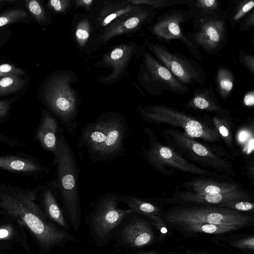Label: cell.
<instances>
[{"instance_id": "obj_39", "label": "cell", "mask_w": 254, "mask_h": 254, "mask_svg": "<svg viewBox=\"0 0 254 254\" xmlns=\"http://www.w3.org/2000/svg\"><path fill=\"white\" fill-rule=\"evenodd\" d=\"M70 1L65 0H51L49 1L50 7L57 12H63L69 5Z\"/></svg>"}, {"instance_id": "obj_14", "label": "cell", "mask_w": 254, "mask_h": 254, "mask_svg": "<svg viewBox=\"0 0 254 254\" xmlns=\"http://www.w3.org/2000/svg\"><path fill=\"white\" fill-rule=\"evenodd\" d=\"M186 15L183 11L171 12L159 20L153 27V32L158 37L166 40L178 39L181 40L193 51L196 53L193 43L184 34L181 23L185 20Z\"/></svg>"}, {"instance_id": "obj_26", "label": "cell", "mask_w": 254, "mask_h": 254, "mask_svg": "<svg viewBox=\"0 0 254 254\" xmlns=\"http://www.w3.org/2000/svg\"><path fill=\"white\" fill-rule=\"evenodd\" d=\"M183 227L191 231L210 234H220L240 228L235 226H226L211 224H192L185 225Z\"/></svg>"}, {"instance_id": "obj_29", "label": "cell", "mask_w": 254, "mask_h": 254, "mask_svg": "<svg viewBox=\"0 0 254 254\" xmlns=\"http://www.w3.org/2000/svg\"><path fill=\"white\" fill-rule=\"evenodd\" d=\"M27 15L25 10L20 9H12L0 15V27L21 20Z\"/></svg>"}, {"instance_id": "obj_49", "label": "cell", "mask_w": 254, "mask_h": 254, "mask_svg": "<svg viewBox=\"0 0 254 254\" xmlns=\"http://www.w3.org/2000/svg\"></svg>"}, {"instance_id": "obj_42", "label": "cell", "mask_w": 254, "mask_h": 254, "mask_svg": "<svg viewBox=\"0 0 254 254\" xmlns=\"http://www.w3.org/2000/svg\"><path fill=\"white\" fill-rule=\"evenodd\" d=\"M243 103L246 106L253 107L254 105V90L247 92L243 98Z\"/></svg>"}, {"instance_id": "obj_19", "label": "cell", "mask_w": 254, "mask_h": 254, "mask_svg": "<svg viewBox=\"0 0 254 254\" xmlns=\"http://www.w3.org/2000/svg\"><path fill=\"white\" fill-rule=\"evenodd\" d=\"M133 46L124 45L115 48L104 56L103 63L113 68L112 73L107 80L111 81L117 77L125 69L132 52Z\"/></svg>"}, {"instance_id": "obj_16", "label": "cell", "mask_w": 254, "mask_h": 254, "mask_svg": "<svg viewBox=\"0 0 254 254\" xmlns=\"http://www.w3.org/2000/svg\"><path fill=\"white\" fill-rule=\"evenodd\" d=\"M247 197L246 194L242 191L229 194H200L187 191L179 192L180 198L185 201L220 204L226 207Z\"/></svg>"}, {"instance_id": "obj_27", "label": "cell", "mask_w": 254, "mask_h": 254, "mask_svg": "<svg viewBox=\"0 0 254 254\" xmlns=\"http://www.w3.org/2000/svg\"><path fill=\"white\" fill-rule=\"evenodd\" d=\"M19 75H11L0 78V96L13 93L21 89L25 84Z\"/></svg>"}, {"instance_id": "obj_10", "label": "cell", "mask_w": 254, "mask_h": 254, "mask_svg": "<svg viewBox=\"0 0 254 254\" xmlns=\"http://www.w3.org/2000/svg\"><path fill=\"white\" fill-rule=\"evenodd\" d=\"M167 133L169 136H171L177 146L190 155L194 160L206 163L212 167L219 166L221 169L224 167L225 169H230L228 164L216 156L210 149L191 139L185 133L171 129L167 131Z\"/></svg>"}, {"instance_id": "obj_28", "label": "cell", "mask_w": 254, "mask_h": 254, "mask_svg": "<svg viewBox=\"0 0 254 254\" xmlns=\"http://www.w3.org/2000/svg\"><path fill=\"white\" fill-rule=\"evenodd\" d=\"M254 6V1L252 0L241 1L236 5L230 16V22L236 24L239 22Z\"/></svg>"}, {"instance_id": "obj_5", "label": "cell", "mask_w": 254, "mask_h": 254, "mask_svg": "<svg viewBox=\"0 0 254 254\" xmlns=\"http://www.w3.org/2000/svg\"><path fill=\"white\" fill-rule=\"evenodd\" d=\"M141 114L148 122L164 123L179 127L191 138H200L209 141L219 140L220 135L215 127H209L202 121L179 110L165 106H148L142 109Z\"/></svg>"}, {"instance_id": "obj_36", "label": "cell", "mask_w": 254, "mask_h": 254, "mask_svg": "<svg viewBox=\"0 0 254 254\" xmlns=\"http://www.w3.org/2000/svg\"><path fill=\"white\" fill-rule=\"evenodd\" d=\"M239 59L242 64L253 74L254 73V56L241 52Z\"/></svg>"}, {"instance_id": "obj_21", "label": "cell", "mask_w": 254, "mask_h": 254, "mask_svg": "<svg viewBox=\"0 0 254 254\" xmlns=\"http://www.w3.org/2000/svg\"><path fill=\"white\" fill-rule=\"evenodd\" d=\"M187 105L193 108L212 112H217L221 108L211 87L196 90Z\"/></svg>"}, {"instance_id": "obj_38", "label": "cell", "mask_w": 254, "mask_h": 254, "mask_svg": "<svg viewBox=\"0 0 254 254\" xmlns=\"http://www.w3.org/2000/svg\"><path fill=\"white\" fill-rule=\"evenodd\" d=\"M226 208L237 211H249L254 209V204L248 201H239L228 205Z\"/></svg>"}, {"instance_id": "obj_3", "label": "cell", "mask_w": 254, "mask_h": 254, "mask_svg": "<svg viewBox=\"0 0 254 254\" xmlns=\"http://www.w3.org/2000/svg\"><path fill=\"white\" fill-rule=\"evenodd\" d=\"M121 195L107 193L100 197L90 211L87 219L90 235L96 247L108 245L114 238L123 221L133 213L130 209L120 208Z\"/></svg>"}, {"instance_id": "obj_30", "label": "cell", "mask_w": 254, "mask_h": 254, "mask_svg": "<svg viewBox=\"0 0 254 254\" xmlns=\"http://www.w3.org/2000/svg\"><path fill=\"white\" fill-rule=\"evenodd\" d=\"M26 6L30 13L38 23L43 22L47 20L45 11L38 0H25Z\"/></svg>"}, {"instance_id": "obj_11", "label": "cell", "mask_w": 254, "mask_h": 254, "mask_svg": "<svg viewBox=\"0 0 254 254\" xmlns=\"http://www.w3.org/2000/svg\"><path fill=\"white\" fill-rule=\"evenodd\" d=\"M143 57L144 64L151 77L150 80L158 89L159 94L164 90L180 94L188 92L190 89L177 80L166 67L151 55L145 53Z\"/></svg>"}, {"instance_id": "obj_2", "label": "cell", "mask_w": 254, "mask_h": 254, "mask_svg": "<svg viewBox=\"0 0 254 254\" xmlns=\"http://www.w3.org/2000/svg\"><path fill=\"white\" fill-rule=\"evenodd\" d=\"M54 162L57 166V187L64 211L73 230L77 232L81 222L78 188V168L74 153L62 132L59 134Z\"/></svg>"}, {"instance_id": "obj_24", "label": "cell", "mask_w": 254, "mask_h": 254, "mask_svg": "<svg viewBox=\"0 0 254 254\" xmlns=\"http://www.w3.org/2000/svg\"><path fill=\"white\" fill-rule=\"evenodd\" d=\"M217 87L221 97L227 98L231 94L234 86V76L230 70L221 67L216 74Z\"/></svg>"}, {"instance_id": "obj_47", "label": "cell", "mask_w": 254, "mask_h": 254, "mask_svg": "<svg viewBox=\"0 0 254 254\" xmlns=\"http://www.w3.org/2000/svg\"><path fill=\"white\" fill-rule=\"evenodd\" d=\"M254 138H252L248 144L247 153H250L253 150L254 145Z\"/></svg>"}, {"instance_id": "obj_9", "label": "cell", "mask_w": 254, "mask_h": 254, "mask_svg": "<svg viewBox=\"0 0 254 254\" xmlns=\"http://www.w3.org/2000/svg\"><path fill=\"white\" fill-rule=\"evenodd\" d=\"M118 245L127 249L141 248L149 245L154 239V233L147 221L134 216L126 218L116 230L114 238Z\"/></svg>"}, {"instance_id": "obj_46", "label": "cell", "mask_w": 254, "mask_h": 254, "mask_svg": "<svg viewBox=\"0 0 254 254\" xmlns=\"http://www.w3.org/2000/svg\"><path fill=\"white\" fill-rule=\"evenodd\" d=\"M248 133L246 131H241L239 134V140L241 142H244L248 137Z\"/></svg>"}, {"instance_id": "obj_13", "label": "cell", "mask_w": 254, "mask_h": 254, "mask_svg": "<svg viewBox=\"0 0 254 254\" xmlns=\"http://www.w3.org/2000/svg\"><path fill=\"white\" fill-rule=\"evenodd\" d=\"M199 29L195 34V41L206 51H214L222 45L225 37L224 21L216 16L201 19Z\"/></svg>"}, {"instance_id": "obj_45", "label": "cell", "mask_w": 254, "mask_h": 254, "mask_svg": "<svg viewBox=\"0 0 254 254\" xmlns=\"http://www.w3.org/2000/svg\"><path fill=\"white\" fill-rule=\"evenodd\" d=\"M9 235V231L5 228H0V239L7 238Z\"/></svg>"}, {"instance_id": "obj_33", "label": "cell", "mask_w": 254, "mask_h": 254, "mask_svg": "<svg viewBox=\"0 0 254 254\" xmlns=\"http://www.w3.org/2000/svg\"><path fill=\"white\" fill-rule=\"evenodd\" d=\"M24 71L21 68L15 67L12 64H0V77L11 75H20L23 74Z\"/></svg>"}, {"instance_id": "obj_34", "label": "cell", "mask_w": 254, "mask_h": 254, "mask_svg": "<svg viewBox=\"0 0 254 254\" xmlns=\"http://www.w3.org/2000/svg\"><path fill=\"white\" fill-rule=\"evenodd\" d=\"M212 120L216 127L215 128L218 130L220 135L224 138L225 140H227L229 142L231 141L232 139L230 132L226 125L222 124V121H220V119L217 117H214Z\"/></svg>"}, {"instance_id": "obj_17", "label": "cell", "mask_w": 254, "mask_h": 254, "mask_svg": "<svg viewBox=\"0 0 254 254\" xmlns=\"http://www.w3.org/2000/svg\"><path fill=\"white\" fill-rule=\"evenodd\" d=\"M187 191L200 194H229L241 191L235 184L198 179L187 183Z\"/></svg>"}, {"instance_id": "obj_32", "label": "cell", "mask_w": 254, "mask_h": 254, "mask_svg": "<svg viewBox=\"0 0 254 254\" xmlns=\"http://www.w3.org/2000/svg\"><path fill=\"white\" fill-rule=\"evenodd\" d=\"M218 1L216 0H197L195 6L202 12L211 13L218 8Z\"/></svg>"}, {"instance_id": "obj_6", "label": "cell", "mask_w": 254, "mask_h": 254, "mask_svg": "<svg viewBox=\"0 0 254 254\" xmlns=\"http://www.w3.org/2000/svg\"><path fill=\"white\" fill-rule=\"evenodd\" d=\"M69 80L65 76H55L46 85L44 90L47 105L65 125L69 126L74 124L77 113V100L69 85Z\"/></svg>"}, {"instance_id": "obj_15", "label": "cell", "mask_w": 254, "mask_h": 254, "mask_svg": "<svg viewBox=\"0 0 254 254\" xmlns=\"http://www.w3.org/2000/svg\"><path fill=\"white\" fill-rule=\"evenodd\" d=\"M107 135L106 114L99 117L95 122L88 124L81 132L80 143L87 148L89 157L104 143Z\"/></svg>"}, {"instance_id": "obj_41", "label": "cell", "mask_w": 254, "mask_h": 254, "mask_svg": "<svg viewBox=\"0 0 254 254\" xmlns=\"http://www.w3.org/2000/svg\"><path fill=\"white\" fill-rule=\"evenodd\" d=\"M254 26V11L251 13L242 21L240 29L241 30H247L252 28Z\"/></svg>"}, {"instance_id": "obj_4", "label": "cell", "mask_w": 254, "mask_h": 254, "mask_svg": "<svg viewBox=\"0 0 254 254\" xmlns=\"http://www.w3.org/2000/svg\"><path fill=\"white\" fill-rule=\"evenodd\" d=\"M166 219L182 227L192 224H211L242 228L254 218L228 208L200 207L175 210L167 214Z\"/></svg>"}, {"instance_id": "obj_40", "label": "cell", "mask_w": 254, "mask_h": 254, "mask_svg": "<svg viewBox=\"0 0 254 254\" xmlns=\"http://www.w3.org/2000/svg\"><path fill=\"white\" fill-rule=\"evenodd\" d=\"M235 246L240 248L254 250V238L253 236L241 240L234 243Z\"/></svg>"}, {"instance_id": "obj_23", "label": "cell", "mask_w": 254, "mask_h": 254, "mask_svg": "<svg viewBox=\"0 0 254 254\" xmlns=\"http://www.w3.org/2000/svg\"><path fill=\"white\" fill-rule=\"evenodd\" d=\"M147 15L146 11H142L136 15L113 24L103 35V39L107 41L113 37L133 30L138 26L147 18Z\"/></svg>"}, {"instance_id": "obj_18", "label": "cell", "mask_w": 254, "mask_h": 254, "mask_svg": "<svg viewBox=\"0 0 254 254\" xmlns=\"http://www.w3.org/2000/svg\"><path fill=\"white\" fill-rule=\"evenodd\" d=\"M59 125L52 116L46 114L37 134V138L44 149L50 151L55 155L57 149Z\"/></svg>"}, {"instance_id": "obj_8", "label": "cell", "mask_w": 254, "mask_h": 254, "mask_svg": "<svg viewBox=\"0 0 254 254\" xmlns=\"http://www.w3.org/2000/svg\"><path fill=\"white\" fill-rule=\"evenodd\" d=\"M106 114L107 135L104 143L90 157L95 161H107L123 155L127 126L125 119L115 113Z\"/></svg>"}, {"instance_id": "obj_48", "label": "cell", "mask_w": 254, "mask_h": 254, "mask_svg": "<svg viewBox=\"0 0 254 254\" xmlns=\"http://www.w3.org/2000/svg\"><path fill=\"white\" fill-rule=\"evenodd\" d=\"M159 254L154 251L146 252L143 253H137L132 254Z\"/></svg>"}, {"instance_id": "obj_31", "label": "cell", "mask_w": 254, "mask_h": 254, "mask_svg": "<svg viewBox=\"0 0 254 254\" xmlns=\"http://www.w3.org/2000/svg\"><path fill=\"white\" fill-rule=\"evenodd\" d=\"M90 26L85 20L80 21L75 30V38L80 46H83L88 40L90 35Z\"/></svg>"}, {"instance_id": "obj_7", "label": "cell", "mask_w": 254, "mask_h": 254, "mask_svg": "<svg viewBox=\"0 0 254 254\" xmlns=\"http://www.w3.org/2000/svg\"><path fill=\"white\" fill-rule=\"evenodd\" d=\"M147 45L162 64L183 84L203 82L202 71L194 62L178 53H171L158 43H148Z\"/></svg>"}, {"instance_id": "obj_12", "label": "cell", "mask_w": 254, "mask_h": 254, "mask_svg": "<svg viewBox=\"0 0 254 254\" xmlns=\"http://www.w3.org/2000/svg\"><path fill=\"white\" fill-rule=\"evenodd\" d=\"M151 148L144 151L146 159L152 164L158 167L161 164H167L185 172L210 175L211 172L202 170L197 167L190 165L183 157L171 149L154 142L150 139Z\"/></svg>"}, {"instance_id": "obj_25", "label": "cell", "mask_w": 254, "mask_h": 254, "mask_svg": "<svg viewBox=\"0 0 254 254\" xmlns=\"http://www.w3.org/2000/svg\"><path fill=\"white\" fill-rule=\"evenodd\" d=\"M122 202L125 203L133 212L150 217L154 215L158 209L152 204L142 200L133 196L121 195Z\"/></svg>"}, {"instance_id": "obj_20", "label": "cell", "mask_w": 254, "mask_h": 254, "mask_svg": "<svg viewBox=\"0 0 254 254\" xmlns=\"http://www.w3.org/2000/svg\"><path fill=\"white\" fill-rule=\"evenodd\" d=\"M45 212L52 221L62 229L68 231L70 229L68 220L60 206L53 191L46 189L43 194Z\"/></svg>"}, {"instance_id": "obj_22", "label": "cell", "mask_w": 254, "mask_h": 254, "mask_svg": "<svg viewBox=\"0 0 254 254\" xmlns=\"http://www.w3.org/2000/svg\"><path fill=\"white\" fill-rule=\"evenodd\" d=\"M0 168L18 172H32L42 170L31 160L13 155L0 156Z\"/></svg>"}, {"instance_id": "obj_35", "label": "cell", "mask_w": 254, "mask_h": 254, "mask_svg": "<svg viewBox=\"0 0 254 254\" xmlns=\"http://www.w3.org/2000/svg\"><path fill=\"white\" fill-rule=\"evenodd\" d=\"M132 9V7L130 6H127L125 8L119 9L117 11H114L113 13L108 15L101 22V25L103 26H105L112 21L116 19L117 17L126 14Z\"/></svg>"}, {"instance_id": "obj_44", "label": "cell", "mask_w": 254, "mask_h": 254, "mask_svg": "<svg viewBox=\"0 0 254 254\" xmlns=\"http://www.w3.org/2000/svg\"><path fill=\"white\" fill-rule=\"evenodd\" d=\"M93 1L92 0H76V4L80 6L89 7L92 5Z\"/></svg>"}, {"instance_id": "obj_1", "label": "cell", "mask_w": 254, "mask_h": 254, "mask_svg": "<svg viewBox=\"0 0 254 254\" xmlns=\"http://www.w3.org/2000/svg\"><path fill=\"white\" fill-rule=\"evenodd\" d=\"M34 200L32 193L3 194L0 196V207L30 230L46 250L78 241L76 236L48 222Z\"/></svg>"}, {"instance_id": "obj_37", "label": "cell", "mask_w": 254, "mask_h": 254, "mask_svg": "<svg viewBox=\"0 0 254 254\" xmlns=\"http://www.w3.org/2000/svg\"><path fill=\"white\" fill-rule=\"evenodd\" d=\"M134 4H148L155 8L162 7L171 4L172 0H131Z\"/></svg>"}, {"instance_id": "obj_43", "label": "cell", "mask_w": 254, "mask_h": 254, "mask_svg": "<svg viewBox=\"0 0 254 254\" xmlns=\"http://www.w3.org/2000/svg\"><path fill=\"white\" fill-rule=\"evenodd\" d=\"M9 109V103L6 101H0V118L5 116Z\"/></svg>"}]
</instances>
